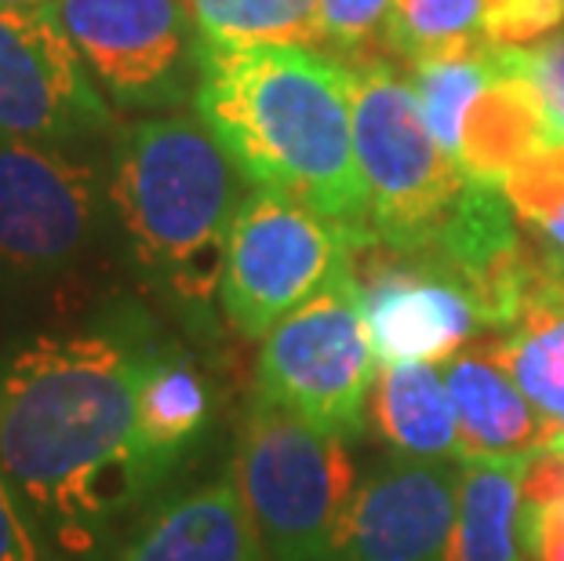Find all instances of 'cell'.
I'll return each mask as SVG.
<instances>
[{
  "label": "cell",
  "mask_w": 564,
  "mask_h": 561,
  "mask_svg": "<svg viewBox=\"0 0 564 561\" xmlns=\"http://www.w3.org/2000/svg\"><path fill=\"white\" fill-rule=\"evenodd\" d=\"M485 4L488 0H393L379 52L398 63H419L481 41Z\"/></svg>",
  "instance_id": "7402d4cb"
},
{
  "label": "cell",
  "mask_w": 564,
  "mask_h": 561,
  "mask_svg": "<svg viewBox=\"0 0 564 561\" xmlns=\"http://www.w3.org/2000/svg\"><path fill=\"white\" fill-rule=\"evenodd\" d=\"M99 179L91 164L33 139L0 136V281L69 270L95 237Z\"/></svg>",
  "instance_id": "9c48e42d"
},
{
  "label": "cell",
  "mask_w": 564,
  "mask_h": 561,
  "mask_svg": "<svg viewBox=\"0 0 564 561\" xmlns=\"http://www.w3.org/2000/svg\"><path fill=\"white\" fill-rule=\"evenodd\" d=\"M212 412L208 384L194 365L153 350L139 390V438L150 471L164 477L194 445Z\"/></svg>",
  "instance_id": "d6986e66"
},
{
  "label": "cell",
  "mask_w": 564,
  "mask_h": 561,
  "mask_svg": "<svg viewBox=\"0 0 564 561\" xmlns=\"http://www.w3.org/2000/svg\"><path fill=\"white\" fill-rule=\"evenodd\" d=\"M117 561H267L237 482L200 485L161 507Z\"/></svg>",
  "instance_id": "9a60e30c"
},
{
  "label": "cell",
  "mask_w": 564,
  "mask_h": 561,
  "mask_svg": "<svg viewBox=\"0 0 564 561\" xmlns=\"http://www.w3.org/2000/svg\"><path fill=\"white\" fill-rule=\"evenodd\" d=\"M354 241L314 208L251 186L226 241L219 303L241 336H267L273 325L354 270Z\"/></svg>",
  "instance_id": "52a82bcc"
},
{
  "label": "cell",
  "mask_w": 564,
  "mask_h": 561,
  "mask_svg": "<svg viewBox=\"0 0 564 561\" xmlns=\"http://www.w3.org/2000/svg\"><path fill=\"white\" fill-rule=\"evenodd\" d=\"M153 346L121 328L37 332L0 362V471L69 551L150 493L139 390Z\"/></svg>",
  "instance_id": "6da1fadb"
},
{
  "label": "cell",
  "mask_w": 564,
  "mask_h": 561,
  "mask_svg": "<svg viewBox=\"0 0 564 561\" xmlns=\"http://www.w3.org/2000/svg\"><path fill=\"white\" fill-rule=\"evenodd\" d=\"M390 4L393 0H321V52L343 63L379 58Z\"/></svg>",
  "instance_id": "603a6c76"
},
{
  "label": "cell",
  "mask_w": 564,
  "mask_h": 561,
  "mask_svg": "<svg viewBox=\"0 0 564 561\" xmlns=\"http://www.w3.org/2000/svg\"><path fill=\"white\" fill-rule=\"evenodd\" d=\"M455 507V467L444 460H390L357 485L328 561H441Z\"/></svg>",
  "instance_id": "7c38bea8"
},
{
  "label": "cell",
  "mask_w": 564,
  "mask_h": 561,
  "mask_svg": "<svg viewBox=\"0 0 564 561\" xmlns=\"http://www.w3.org/2000/svg\"><path fill=\"white\" fill-rule=\"evenodd\" d=\"M110 128V106L58 19L55 0L37 8L0 4V136L47 147Z\"/></svg>",
  "instance_id": "30bf717a"
},
{
  "label": "cell",
  "mask_w": 564,
  "mask_h": 561,
  "mask_svg": "<svg viewBox=\"0 0 564 561\" xmlns=\"http://www.w3.org/2000/svg\"><path fill=\"white\" fill-rule=\"evenodd\" d=\"M248 194V175L200 117L128 125L106 186L139 270L186 306L219 292L226 241Z\"/></svg>",
  "instance_id": "3957f363"
},
{
  "label": "cell",
  "mask_w": 564,
  "mask_h": 561,
  "mask_svg": "<svg viewBox=\"0 0 564 561\" xmlns=\"http://www.w3.org/2000/svg\"><path fill=\"white\" fill-rule=\"evenodd\" d=\"M546 147H561V142L546 121L543 103L532 80L521 74L513 47L496 44V77L466 117L463 150L455 161L466 179L502 190L524 158Z\"/></svg>",
  "instance_id": "5bb4252c"
},
{
  "label": "cell",
  "mask_w": 564,
  "mask_h": 561,
  "mask_svg": "<svg viewBox=\"0 0 564 561\" xmlns=\"http://www.w3.org/2000/svg\"><path fill=\"white\" fill-rule=\"evenodd\" d=\"M200 44L321 47V0H186Z\"/></svg>",
  "instance_id": "44dd1931"
},
{
  "label": "cell",
  "mask_w": 564,
  "mask_h": 561,
  "mask_svg": "<svg viewBox=\"0 0 564 561\" xmlns=\"http://www.w3.org/2000/svg\"><path fill=\"white\" fill-rule=\"evenodd\" d=\"M234 471L267 561H328L357 493L343 438L256 398L237 441Z\"/></svg>",
  "instance_id": "5b68a950"
},
{
  "label": "cell",
  "mask_w": 564,
  "mask_h": 561,
  "mask_svg": "<svg viewBox=\"0 0 564 561\" xmlns=\"http://www.w3.org/2000/svg\"><path fill=\"white\" fill-rule=\"evenodd\" d=\"M513 58L521 74L532 80L557 142H564V26L528 47H513Z\"/></svg>",
  "instance_id": "d4e9b609"
},
{
  "label": "cell",
  "mask_w": 564,
  "mask_h": 561,
  "mask_svg": "<svg viewBox=\"0 0 564 561\" xmlns=\"http://www.w3.org/2000/svg\"><path fill=\"white\" fill-rule=\"evenodd\" d=\"M401 77L412 88L419 114H423L426 128L434 131L444 153L459 158L466 117H470L474 103L481 99L491 77H496V44H488L481 37L466 47H455V52L404 63Z\"/></svg>",
  "instance_id": "ffe728a7"
},
{
  "label": "cell",
  "mask_w": 564,
  "mask_h": 561,
  "mask_svg": "<svg viewBox=\"0 0 564 561\" xmlns=\"http://www.w3.org/2000/svg\"><path fill=\"white\" fill-rule=\"evenodd\" d=\"M455 420L459 460H528L543 452L546 420L513 384L491 346H463L444 362Z\"/></svg>",
  "instance_id": "4fadbf2b"
},
{
  "label": "cell",
  "mask_w": 564,
  "mask_h": 561,
  "mask_svg": "<svg viewBox=\"0 0 564 561\" xmlns=\"http://www.w3.org/2000/svg\"><path fill=\"white\" fill-rule=\"evenodd\" d=\"M361 314L382 365L448 362L485 328L474 292L430 256L368 245L354 252Z\"/></svg>",
  "instance_id": "8fae6325"
},
{
  "label": "cell",
  "mask_w": 564,
  "mask_h": 561,
  "mask_svg": "<svg viewBox=\"0 0 564 561\" xmlns=\"http://www.w3.org/2000/svg\"><path fill=\"white\" fill-rule=\"evenodd\" d=\"M371 416L382 438L401 456L448 460L459 456V420L444 373L430 362L379 365L371 387Z\"/></svg>",
  "instance_id": "e0dca14e"
},
{
  "label": "cell",
  "mask_w": 564,
  "mask_h": 561,
  "mask_svg": "<svg viewBox=\"0 0 564 561\" xmlns=\"http://www.w3.org/2000/svg\"><path fill=\"white\" fill-rule=\"evenodd\" d=\"M350 66L354 158L368 201V237L390 252L415 256L437 245L459 212L466 179L434 139L412 88L382 58Z\"/></svg>",
  "instance_id": "277c9868"
},
{
  "label": "cell",
  "mask_w": 564,
  "mask_h": 561,
  "mask_svg": "<svg viewBox=\"0 0 564 561\" xmlns=\"http://www.w3.org/2000/svg\"><path fill=\"white\" fill-rule=\"evenodd\" d=\"M528 230L539 234V241H543L546 248H554V252L564 259V197L557 201V205H550L539 219L528 223Z\"/></svg>",
  "instance_id": "83f0119b"
},
{
  "label": "cell",
  "mask_w": 564,
  "mask_h": 561,
  "mask_svg": "<svg viewBox=\"0 0 564 561\" xmlns=\"http://www.w3.org/2000/svg\"><path fill=\"white\" fill-rule=\"evenodd\" d=\"M194 106L251 186L314 208L357 252L371 245L343 58L303 44H200Z\"/></svg>",
  "instance_id": "7a4b0ae2"
},
{
  "label": "cell",
  "mask_w": 564,
  "mask_h": 561,
  "mask_svg": "<svg viewBox=\"0 0 564 561\" xmlns=\"http://www.w3.org/2000/svg\"><path fill=\"white\" fill-rule=\"evenodd\" d=\"M524 463L463 460L459 507L441 561H524Z\"/></svg>",
  "instance_id": "2e32d148"
},
{
  "label": "cell",
  "mask_w": 564,
  "mask_h": 561,
  "mask_svg": "<svg viewBox=\"0 0 564 561\" xmlns=\"http://www.w3.org/2000/svg\"><path fill=\"white\" fill-rule=\"evenodd\" d=\"M376 376L379 354L361 314V289L346 270L262 336L256 387L262 401L335 438H354L365 427Z\"/></svg>",
  "instance_id": "8992f818"
},
{
  "label": "cell",
  "mask_w": 564,
  "mask_h": 561,
  "mask_svg": "<svg viewBox=\"0 0 564 561\" xmlns=\"http://www.w3.org/2000/svg\"><path fill=\"white\" fill-rule=\"evenodd\" d=\"M564 26V0H488L481 37L502 47H528Z\"/></svg>",
  "instance_id": "cb8c5ba5"
},
{
  "label": "cell",
  "mask_w": 564,
  "mask_h": 561,
  "mask_svg": "<svg viewBox=\"0 0 564 561\" xmlns=\"http://www.w3.org/2000/svg\"><path fill=\"white\" fill-rule=\"evenodd\" d=\"M4 8H37V4H52V0H0Z\"/></svg>",
  "instance_id": "f1b7e54d"
},
{
  "label": "cell",
  "mask_w": 564,
  "mask_h": 561,
  "mask_svg": "<svg viewBox=\"0 0 564 561\" xmlns=\"http://www.w3.org/2000/svg\"><path fill=\"white\" fill-rule=\"evenodd\" d=\"M546 262V278L528 295L521 317L488 346L543 420L564 423V281L557 278L550 248Z\"/></svg>",
  "instance_id": "ac0fdd59"
},
{
  "label": "cell",
  "mask_w": 564,
  "mask_h": 561,
  "mask_svg": "<svg viewBox=\"0 0 564 561\" xmlns=\"http://www.w3.org/2000/svg\"><path fill=\"white\" fill-rule=\"evenodd\" d=\"M84 66L131 110H167L197 91L200 33L186 0H55Z\"/></svg>",
  "instance_id": "ba28073f"
},
{
  "label": "cell",
  "mask_w": 564,
  "mask_h": 561,
  "mask_svg": "<svg viewBox=\"0 0 564 561\" xmlns=\"http://www.w3.org/2000/svg\"><path fill=\"white\" fill-rule=\"evenodd\" d=\"M0 561H52L41 543L37 518L0 471Z\"/></svg>",
  "instance_id": "484cf974"
},
{
  "label": "cell",
  "mask_w": 564,
  "mask_h": 561,
  "mask_svg": "<svg viewBox=\"0 0 564 561\" xmlns=\"http://www.w3.org/2000/svg\"><path fill=\"white\" fill-rule=\"evenodd\" d=\"M528 554L535 561H564V493L546 507L524 510Z\"/></svg>",
  "instance_id": "4316f807"
}]
</instances>
